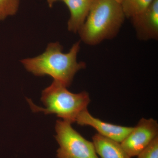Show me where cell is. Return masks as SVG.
<instances>
[{"instance_id":"cell-1","label":"cell","mask_w":158,"mask_h":158,"mask_svg":"<svg viewBox=\"0 0 158 158\" xmlns=\"http://www.w3.org/2000/svg\"><path fill=\"white\" fill-rule=\"evenodd\" d=\"M80 43H75L67 53L63 52V47L59 42L50 43L41 55L22 59L21 62L28 71L34 75L49 76L54 81L68 88L76 73L86 66L85 62L77 61Z\"/></svg>"},{"instance_id":"cell-2","label":"cell","mask_w":158,"mask_h":158,"mask_svg":"<svg viewBox=\"0 0 158 158\" xmlns=\"http://www.w3.org/2000/svg\"><path fill=\"white\" fill-rule=\"evenodd\" d=\"M125 18L121 4L114 0H93L88 17L78 33L85 43L96 45L114 38Z\"/></svg>"},{"instance_id":"cell-3","label":"cell","mask_w":158,"mask_h":158,"mask_svg":"<svg viewBox=\"0 0 158 158\" xmlns=\"http://www.w3.org/2000/svg\"><path fill=\"white\" fill-rule=\"evenodd\" d=\"M67 88L60 82L53 81L42 91L41 100L44 108L36 106L30 99L27 98V101L34 113L56 114L63 120L72 123L76 122L79 115L87 109L90 98L86 91L73 93Z\"/></svg>"},{"instance_id":"cell-4","label":"cell","mask_w":158,"mask_h":158,"mask_svg":"<svg viewBox=\"0 0 158 158\" xmlns=\"http://www.w3.org/2000/svg\"><path fill=\"white\" fill-rule=\"evenodd\" d=\"M55 138L59 145L57 158H99L93 142L74 129L71 123L58 120Z\"/></svg>"},{"instance_id":"cell-5","label":"cell","mask_w":158,"mask_h":158,"mask_svg":"<svg viewBox=\"0 0 158 158\" xmlns=\"http://www.w3.org/2000/svg\"><path fill=\"white\" fill-rule=\"evenodd\" d=\"M158 136L157 121L142 118L120 144L131 158L138 156Z\"/></svg>"},{"instance_id":"cell-6","label":"cell","mask_w":158,"mask_h":158,"mask_svg":"<svg viewBox=\"0 0 158 158\" xmlns=\"http://www.w3.org/2000/svg\"><path fill=\"white\" fill-rule=\"evenodd\" d=\"M131 19L138 39L158 40V0H154L144 11Z\"/></svg>"},{"instance_id":"cell-7","label":"cell","mask_w":158,"mask_h":158,"mask_svg":"<svg viewBox=\"0 0 158 158\" xmlns=\"http://www.w3.org/2000/svg\"><path fill=\"white\" fill-rule=\"evenodd\" d=\"M76 122L81 126H89L97 131L98 134L121 143L132 130L133 127H127L105 122L93 117L86 109L77 118Z\"/></svg>"},{"instance_id":"cell-8","label":"cell","mask_w":158,"mask_h":158,"mask_svg":"<svg viewBox=\"0 0 158 158\" xmlns=\"http://www.w3.org/2000/svg\"><path fill=\"white\" fill-rule=\"evenodd\" d=\"M92 1L89 0H64L63 1L70 11V16L67 24L69 31L75 33L78 32L88 17Z\"/></svg>"},{"instance_id":"cell-9","label":"cell","mask_w":158,"mask_h":158,"mask_svg":"<svg viewBox=\"0 0 158 158\" xmlns=\"http://www.w3.org/2000/svg\"><path fill=\"white\" fill-rule=\"evenodd\" d=\"M92 140L97 154L101 158H131L119 142L98 134Z\"/></svg>"},{"instance_id":"cell-10","label":"cell","mask_w":158,"mask_h":158,"mask_svg":"<svg viewBox=\"0 0 158 158\" xmlns=\"http://www.w3.org/2000/svg\"><path fill=\"white\" fill-rule=\"evenodd\" d=\"M154 0H123L122 8L126 17L131 18L144 11Z\"/></svg>"},{"instance_id":"cell-11","label":"cell","mask_w":158,"mask_h":158,"mask_svg":"<svg viewBox=\"0 0 158 158\" xmlns=\"http://www.w3.org/2000/svg\"><path fill=\"white\" fill-rule=\"evenodd\" d=\"M19 3V0H0V21L16 14Z\"/></svg>"},{"instance_id":"cell-12","label":"cell","mask_w":158,"mask_h":158,"mask_svg":"<svg viewBox=\"0 0 158 158\" xmlns=\"http://www.w3.org/2000/svg\"><path fill=\"white\" fill-rule=\"evenodd\" d=\"M137 156L138 158H158V136Z\"/></svg>"},{"instance_id":"cell-13","label":"cell","mask_w":158,"mask_h":158,"mask_svg":"<svg viewBox=\"0 0 158 158\" xmlns=\"http://www.w3.org/2000/svg\"><path fill=\"white\" fill-rule=\"evenodd\" d=\"M59 1H62L63 2L64 0H47V2L48 4L49 7L50 8H52L53 6L54 3Z\"/></svg>"},{"instance_id":"cell-14","label":"cell","mask_w":158,"mask_h":158,"mask_svg":"<svg viewBox=\"0 0 158 158\" xmlns=\"http://www.w3.org/2000/svg\"><path fill=\"white\" fill-rule=\"evenodd\" d=\"M115 2H116L119 3V4H121L123 0H114Z\"/></svg>"},{"instance_id":"cell-15","label":"cell","mask_w":158,"mask_h":158,"mask_svg":"<svg viewBox=\"0 0 158 158\" xmlns=\"http://www.w3.org/2000/svg\"><path fill=\"white\" fill-rule=\"evenodd\" d=\"M89 1H93V0H89Z\"/></svg>"}]
</instances>
